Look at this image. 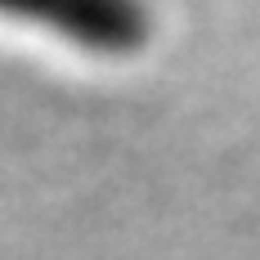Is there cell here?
<instances>
[{
    "instance_id": "6da1fadb",
    "label": "cell",
    "mask_w": 260,
    "mask_h": 260,
    "mask_svg": "<svg viewBox=\"0 0 260 260\" xmlns=\"http://www.w3.org/2000/svg\"><path fill=\"white\" fill-rule=\"evenodd\" d=\"M0 14L108 54L135 50L148 36V14L139 0H0Z\"/></svg>"
}]
</instances>
